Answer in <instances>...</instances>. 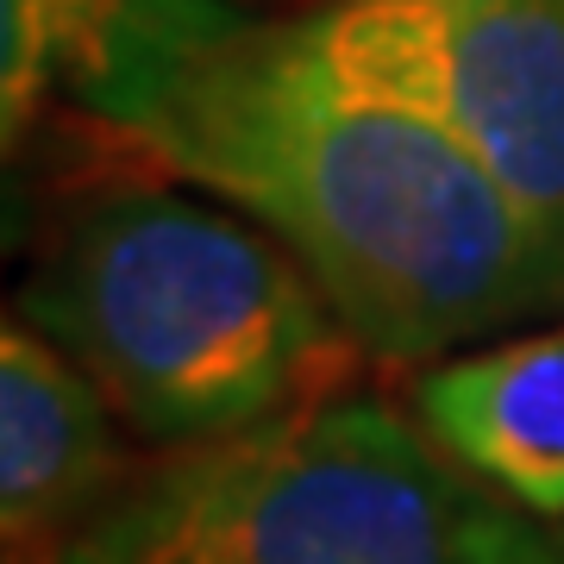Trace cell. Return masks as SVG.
Here are the masks:
<instances>
[{"label":"cell","instance_id":"8992f818","mask_svg":"<svg viewBox=\"0 0 564 564\" xmlns=\"http://www.w3.org/2000/svg\"><path fill=\"white\" fill-rule=\"evenodd\" d=\"M120 414L39 326L0 333V533L7 564H57L126 496Z\"/></svg>","mask_w":564,"mask_h":564},{"label":"cell","instance_id":"6da1fadb","mask_svg":"<svg viewBox=\"0 0 564 564\" xmlns=\"http://www.w3.org/2000/svg\"><path fill=\"white\" fill-rule=\"evenodd\" d=\"M270 226L383 364H440L564 302V251L445 126L345 82L307 20L251 13L126 139Z\"/></svg>","mask_w":564,"mask_h":564},{"label":"cell","instance_id":"5b68a950","mask_svg":"<svg viewBox=\"0 0 564 564\" xmlns=\"http://www.w3.org/2000/svg\"><path fill=\"white\" fill-rule=\"evenodd\" d=\"M245 20L239 0H0L7 158L51 107L126 151L163 88Z\"/></svg>","mask_w":564,"mask_h":564},{"label":"cell","instance_id":"277c9868","mask_svg":"<svg viewBox=\"0 0 564 564\" xmlns=\"http://www.w3.org/2000/svg\"><path fill=\"white\" fill-rule=\"evenodd\" d=\"M345 82L445 126L564 251V0H321Z\"/></svg>","mask_w":564,"mask_h":564},{"label":"cell","instance_id":"7a4b0ae2","mask_svg":"<svg viewBox=\"0 0 564 564\" xmlns=\"http://www.w3.org/2000/svg\"><path fill=\"white\" fill-rule=\"evenodd\" d=\"M13 314L170 452L333 402L370 358L270 226L158 182L69 207Z\"/></svg>","mask_w":564,"mask_h":564},{"label":"cell","instance_id":"3957f363","mask_svg":"<svg viewBox=\"0 0 564 564\" xmlns=\"http://www.w3.org/2000/svg\"><path fill=\"white\" fill-rule=\"evenodd\" d=\"M521 514L421 421L333 395L132 477L57 564H564Z\"/></svg>","mask_w":564,"mask_h":564},{"label":"cell","instance_id":"ba28073f","mask_svg":"<svg viewBox=\"0 0 564 564\" xmlns=\"http://www.w3.org/2000/svg\"><path fill=\"white\" fill-rule=\"evenodd\" d=\"M239 7H270V0H239Z\"/></svg>","mask_w":564,"mask_h":564},{"label":"cell","instance_id":"52a82bcc","mask_svg":"<svg viewBox=\"0 0 564 564\" xmlns=\"http://www.w3.org/2000/svg\"><path fill=\"white\" fill-rule=\"evenodd\" d=\"M408 402L477 484L533 521H564V326L440 358Z\"/></svg>","mask_w":564,"mask_h":564}]
</instances>
